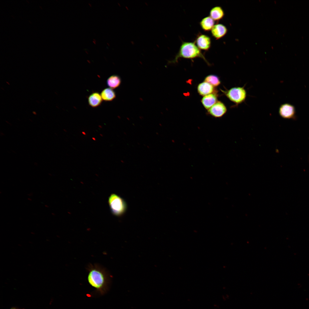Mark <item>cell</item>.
Instances as JSON below:
<instances>
[{"label": "cell", "mask_w": 309, "mask_h": 309, "mask_svg": "<svg viewBox=\"0 0 309 309\" xmlns=\"http://www.w3.org/2000/svg\"><path fill=\"white\" fill-rule=\"evenodd\" d=\"M197 90L200 95L205 96L212 93L214 90V88L209 83L204 81L198 84Z\"/></svg>", "instance_id": "10"}, {"label": "cell", "mask_w": 309, "mask_h": 309, "mask_svg": "<svg viewBox=\"0 0 309 309\" xmlns=\"http://www.w3.org/2000/svg\"><path fill=\"white\" fill-rule=\"evenodd\" d=\"M100 136H103V135H102V134H100Z\"/></svg>", "instance_id": "21"}, {"label": "cell", "mask_w": 309, "mask_h": 309, "mask_svg": "<svg viewBox=\"0 0 309 309\" xmlns=\"http://www.w3.org/2000/svg\"><path fill=\"white\" fill-rule=\"evenodd\" d=\"M217 101V95L215 94L212 93L204 96L201 100L202 105L207 110H209Z\"/></svg>", "instance_id": "9"}, {"label": "cell", "mask_w": 309, "mask_h": 309, "mask_svg": "<svg viewBox=\"0 0 309 309\" xmlns=\"http://www.w3.org/2000/svg\"><path fill=\"white\" fill-rule=\"evenodd\" d=\"M227 111V108L222 102L217 101L208 110V114L215 118H220L223 116Z\"/></svg>", "instance_id": "6"}, {"label": "cell", "mask_w": 309, "mask_h": 309, "mask_svg": "<svg viewBox=\"0 0 309 309\" xmlns=\"http://www.w3.org/2000/svg\"><path fill=\"white\" fill-rule=\"evenodd\" d=\"M222 91L236 106L245 102L247 96V92L244 86L233 87L229 90Z\"/></svg>", "instance_id": "4"}, {"label": "cell", "mask_w": 309, "mask_h": 309, "mask_svg": "<svg viewBox=\"0 0 309 309\" xmlns=\"http://www.w3.org/2000/svg\"><path fill=\"white\" fill-rule=\"evenodd\" d=\"M98 127L100 128H102V126L100 125H99Z\"/></svg>", "instance_id": "20"}, {"label": "cell", "mask_w": 309, "mask_h": 309, "mask_svg": "<svg viewBox=\"0 0 309 309\" xmlns=\"http://www.w3.org/2000/svg\"><path fill=\"white\" fill-rule=\"evenodd\" d=\"M87 280L89 284L103 294L108 290L111 276L104 268L97 264H90L87 267Z\"/></svg>", "instance_id": "1"}, {"label": "cell", "mask_w": 309, "mask_h": 309, "mask_svg": "<svg viewBox=\"0 0 309 309\" xmlns=\"http://www.w3.org/2000/svg\"><path fill=\"white\" fill-rule=\"evenodd\" d=\"M181 58L190 59L200 58L203 59L207 64H209L201 50L197 47L194 42H183L175 59L171 61H169V63H176L178 62V59Z\"/></svg>", "instance_id": "2"}, {"label": "cell", "mask_w": 309, "mask_h": 309, "mask_svg": "<svg viewBox=\"0 0 309 309\" xmlns=\"http://www.w3.org/2000/svg\"><path fill=\"white\" fill-rule=\"evenodd\" d=\"M10 309H17L16 308L13 307V308H10Z\"/></svg>", "instance_id": "19"}, {"label": "cell", "mask_w": 309, "mask_h": 309, "mask_svg": "<svg viewBox=\"0 0 309 309\" xmlns=\"http://www.w3.org/2000/svg\"><path fill=\"white\" fill-rule=\"evenodd\" d=\"M214 24L215 21L209 16L204 18L200 22V25L202 29L206 31L211 30Z\"/></svg>", "instance_id": "13"}, {"label": "cell", "mask_w": 309, "mask_h": 309, "mask_svg": "<svg viewBox=\"0 0 309 309\" xmlns=\"http://www.w3.org/2000/svg\"><path fill=\"white\" fill-rule=\"evenodd\" d=\"M194 42L200 50L208 51L211 46V39L209 36L205 34L199 33Z\"/></svg>", "instance_id": "7"}, {"label": "cell", "mask_w": 309, "mask_h": 309, "mask_svg": "<svg viewBox=\"0 0 309 309\" xmlns=\"http://www.w3.org/2000/svg\"><path fill=\"white\" fill-rule=\"evenodd\" d=\"M82 134H83L84 135H86V133L85 132H84V131L82 132Z\"/></svg>", "instance_id": "17"}, {"label": "cell", "mask_w": 309, "mask_h": 309, "mask_svg": "<svg viewBox=\"0 0 309 309\" xmlns=\"http://www.w3.org/2000/svg\"><path fill=\"white\" fill-rule=\"evenodd\" d=\"M296 113L295 107L289 103L283 104L279 108V114L281 117L284 119H295Z\"/></svg>", "instance_id": "5"}, {"label": "cell", "mask_w": 309, "mask_h": 309, "mask_svg": "<svg viewBox=\"0 0 309 309\" xmlns=\"http://www.w3.org/2000/svg\"><path fill=\"white\" fill-rule=\"evenodd\" d=\"M211 32L212 36L216 39H218L222 38L226 34L227 29L226 27L222 24L217 23L213 26Z\"/></svg>", "instance_id": "8"}, {"label": "cell", "mask_w": 309, "mask_h": 309, "mask_svg": "<svg viewBox=\"0 0 309 309\" xmlns=\"http://www.w3.org/2000/svg\"><path fill=\"white\" fill-rule=\"evenodd\" d=\"M92 139L94 141H95L96 140V139L95 138H94V137H92Z\"/></svg>", "instance_id": "18"}, {"label": "cell", "mask_w": 309, "mask_h": 309, "mask_svg": "<svg viewBox=\"0 0 309 309\" xmlns=\"http://www.w3.org/2000/svg\"><path fill=\"white\" fill-rule=\"evenodd\" d=\"M89 4L90 5V6H91V4H90L89 3Z\"/></svg>", "instance_id": "23"}, {"label": "cell", "mask_w": 309, "mask_h": 309, "mask_svg": "<svg viewBox=\"0 0 309 309\" xmlns=\"http://www.w3.org/2000/svg\"><path fill=\"white\" fill-rule=\"evenodd\" d=\"M108 202L111 211L114 216H121L127 210V205L126 201L116 194H111L108 197Z\"/></svg>", "instance_id": "3"}, {"label": "cell", "mask_w": 309, "mask_h": 309, "mask_svg": "<svg viewBox=\"0 0 309 309\" xmlns=\"http://www.w3.org/2000/svg\"><path fill=\"white\" fill-rule=\"evenodd\" d=\"M121 83L120 77L117 75H113L110 76L107 80V85L112 89L119 87Z\"/></svg>", "instance_id": "15"}, {"label": "cell", "mask_w": 309, "mask_h": 309, "mask_svg": "<svg viewBox=\"0 0 309 309\" xmlns=\"http://www.w3.org/2000/svg\"><path fill=\"white\" fill-rule=\"evenodd\" d=\"M224 11L220 6L213 7L209 12L210 16L215 21H218L222 19L224 16Z\"/></svg>", "instance_id": "12"}, {"label": "cell", "mask_w": 309, "mask_h": 309, "mask_svg": "<svg viewBox=\"0 0 309 309\" xmlns=\"http://www.w3.org/2000/svg\"><path fill=\"white\" fill-rule=\"evenodd\" d=\"M93 43H94L95 44H96V43H95V41H93Z\"/></svg>", "instance_id": "22"}, {"label": "cell", "mask_w": 309, "mask_h": 309, "mask_svg": "<svg viewBox=\"0 0 309 309\" xmlns=\"http://www.w3.org/2000/svg\"><path fill=\"white\" fill-rule=\"evenodd\" d=\"M204 81L207 82L213 87L217 86L221 84V81L218 77L214 75H210L207 76L204 79Z\"/></svg>", "instance_id": "16"}, {"label": "cell", "mask_w": 309, "mask_h": 309, "mask_svg": "<svg viewBox=\"0 0 309 309\" xmlns=\"http://www.w3.org/2000/svg\"><path fill=\"white\" fill-rule=\"evenodd\" d=\"M101 95L98 92H94L89 96L88 102L89 105L93 108L97 107L101 105L102 102Z\"/></svg>", "instance_id": "11"}, {"label": "cell", "mask_w": 309, "mask_h": 309, "mask_svg": "<svg viewBox=\"0 0 309 309\" xmlns=\"http://www.w3.org/2000/svg\"><path fill=\"white\" fill-rule=\"evenodd\" d=\"M100 95L102 99L105 101H112L116 96L115 92L110 88H107L103 90Z\"/></svg>", "instance_id": "14"}]
</instances>
